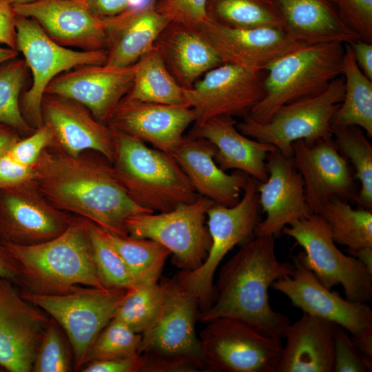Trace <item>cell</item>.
Returning a JSON list of instances; mask_svg holds the SVG:
<instances>
[{
  "label": "cell",
  "instance_id": "cell-35",
  "mask_svg": "<svg viewBox=\"0 0 372 372\" xmlns=\"http://www.w3.org/2000/svg\"><path fill=\"white\" fill-rule=\"evenodd\" d=\"M105 231V230H104ZM119 254L136 284L158 281L170 251L149 238H136L105 231Z\"/></svg>",
  "mask_w": 372,
  "mask_h": 372
},
{
  "label": "cell",
  "instance_id": "cell-33",
  "mask_svg": "<svg viewBox=\"0 0 372 372\" xmlns=\"http://www.w3.org/2000/svg\"><path fill=\"white\" fill-rule=\"evenodd\" d=\"M317 214L327 223L335 243L351 250L372 247L371 211L353 209L346 200L334 196Z\"/></svg>",
  "mask_w": 372,
  "mask_h": 372
},
{
  "label": "cell",
  "instance_id": "cell-52",
  "mask_svg": "<svg viewBox=\"0 0 372 372\" xmlns=\"http://www.w3.org/2000/svg\"><path fill=\"white\" fill-rule=\"evenodd\" d=\"M20 135L16 129L0 121V157L21 138Z\"/></svg>",
  "mask_w": 372,
  "mask_h": 372
},
{
  "label": "cell",
  "instance_id": "cell-32",
  "mask_svg": "<svg viewBox=\"0 0 372 372\" xmlns=\"http://www.w3.org/2000/svg\"><path fill=\"white\" fill-rule=\"evenodd\" d=\"M132 85L125 97L145 102L188 105L182 87L154 48L135 63Z\"/></svg>",
  "mask_w": 372,
  "mask_h": 372
},
{
  "label": "cell",
  "instance_id": "cell-10",
  "mask_svg": "<svg viewBox=\"0 0 372 372\" xmlns=\"http://www.w3.org/2000/svg\"><path fill=\"white\" fill-rule=\"evenodd\" d=\"M17 50L32 75L30 87L20 102L21 113L34 129L43 125L41 103L49 83L60 74L85 65H102L107 61L105 49L74 50L53 41L33 19L17 16Z\"/></svg>",
  "mask_w": 372,
  "mask_h": 372
},
{
  "label": "cell",
  "instance_id": "cell-13",
  "mask_svg": "<svg viewBox=\"0 0 372 372\" xmlns=\"http://www.w3.org/2000/svg\"><path fill=\"white\" fill-rule=\"evenodd\" d=\"M282 233L303 247L306 265L326 288L341 285L347 300L371 301L372 273L357 258L336 247L327 223L320 216L311 214L285 227Z\"/></svg>",
  "mask_w": 372,
  "mask_h": 372
},
{
  "label": "cell",
  "instance_id": "cell-6",
  "mask_svg": "<svg viewBox=\"0 0 372 372\" xmlns=\"http://www.w3.org/2000/svg\"><path fill=\"white\" fill-rule=\"evenodd\" d=\"M344 43L302 45L265 69V94L248 117L265 123L287 103L318 94L342 74Z\"/></svg>",
  "mask_w": 372,
  "mask_h": 372
},
{
  "label": "cell",
  "instance_id": "cell-24",
  "mask_svg": "<svg viewBox=\"0 0 372 372\" xmlns=\"http://www.w3.org/2000/svg\"><path fill=\"white\" fill-rule=\"evenodd\" d=\"M41 112L43 123L52 129L54 142L65 154L77 156L85 150H92L112 163L115 148L110 128L95 118L83 105L45 94Z\"/></svg>",
  "mask_w": 372,
  "mask_h": 372
},
{
  "label": "cell",
  "instance_id": "cell-9",
  "mask_svg": "<svg viewBox=\"0 0 372 372\" xmlns=\"http://www.w3.org/2000/svg\"><path fill=\"white\" fill-rule=\"evenodd\" d=\"M344 94V80L338 76L322 92L282 105L267 123L245 116L236 126L242 134L293 156L292 143L296 141L333 138L331 120Z\"/></svg>",
  "mask_w": 372,
  "mask_h": 372
},
{
  "label": "cell",
  "instance_id": "cell-4",
  "mask_svg": "<svg viewBox=\"0 0 372 372\" xmlns=\"http://www.w3.org/2000/svg\"><path fill=\"white\" fill-rule=\"evenodd\" d=\"M109 127L115 148L114 174L138 205L167 212L200 196L172 155Z\"/></svg>",
  "mask_w": 372,
  "mask_h": 372
},
{
  "label": "cell",
  "instance_id": "cell-34",
  "mask_svg": "<svg viewBox=\"0 0 372 372\" xmlns=\"http://www.w3.org/2000/svg\"><path fill=\"white\" fill-rule=\"evenodd\" d=\"M207 13L209 19L231 27L284 30L277 0H208Z\"/></svg>",
  "mask_w": 372,
  "mask_h": 372
},
{
  "label": "cell",
  "instance_id": "cell-43",
  "mask_svg": "<svg viewBox=\"0 0 372 372\" xmlns=\"http://www.w3.org/2000/svg\"><path fill=\"white\" fill-rule=\"evenodd\" d=\"M372 360L355 347L347 331L338 326L334 336L333 372H371Z\"/></svg>",
  "mask_w": 372,
  "mask_h": 372
},
{
  "label": "cell",
  "instance_id": "cell-15",
  "mask_svg": "<svg viewBox=\"0 0 372 372\" xmlns=\"http://www.w3.org/2000/svg\"><path fill=\"white\" fill-rule=\"evenodd\" d=\"M74 217L54 207L34 180L0 189V240L32 245L52 240L70 226Z\"/></svg>",
  "mask_w": 372,
  "mask_h": 372
},
{
  "label": "cell",
  "instance_id": "cell-55",
  "mask_svg": "<svg viewBox=\"0 0 372 372\" xmlns=\"http://www.w3.org/2000/svg\"><path fill=\"white\" fill-rule=\"evenodd\" d=\"M17 50L0 44V65L10 60L18 57Z\"/></svg>",
  "mask_w": 372,
  "mask_h": 372
},
{
  "label": "cell",
  "instance_id": "cell-50",
  "mask_svg": "<svg viewBox=\"0 0 372 372\" xmlns=\"http://www.w3.org/2000/svg\"><path fill=\"white\" fill-rule=\"evenodd\" d=\"M349 44L358 68L372 81V43L359 39Z\"/></svg>",
  "mask_w": 372,
  "mask_h": 372
},
{
  "label": "cell",
  "instance_id": "cell-51",
  "mask_svg": "<svg viewBox=\"0 0 372 372\" xmlns=\"http://www.w3.org/2000/svg\"><path fill=\"white\" fill-rule=\"evenodd\" d=\"M19 276V271L16 261L0 240V277L10 279L17 285Z\"/></svg>",
  "mask_w": 372,
  "mask_h": 372
},
{
  "label": "cell",
  "instance_id": "cell-46",
  "mask_svg": "<svg viewBox=\"0 0 372 372\" xmlns=\"http://www.w3.org/2000/svg\"><path fill=\"white\" fill-rule=\"evenodd\" d=\"M33 178V167L19 163L8 152L0 157V189L14 187Z\"/></svg>",
  "mask_w": 372,
  "mask_h": 372
},
{
  "label": "cell",
  "instance_id": "cell-57",
  "mask_svg": "<svg viewBox=\"0 0 372 372\" xmlns=\"http://www.w3.org/2000/svg\"><path fill=\"white\" fill-rule=\"evenodd\" d=\"M5 371V370L0 366V372Z\"/></svg>",
  "mask_w": 372,
  "mask_h": 372
},
{
  "label": "cell",
  "instance_id": "cell-47",
  "mask_svg": "<svg viewBox=\"0 0 372 372\" xmlns=\"http://www.w3.org/2000/svg\"><path fill=\"white\" fill-rule=\"evenodd\" d=\"M144 358L141 354L131 357L94 360L83 366V372H141Z\"/></svg>",
  "mask_w": 372,
  "mask_h": 372
},
{
  "label": "cell",
  "instance_id": "cell-7",
  "mask_svg": "<svg viewBox=\"0 0 372 372\" xmlns=\"http://www.w3.org/2000/svg\"><path fill=\"white\" fill-rule=\"evenodd\" d=\"M259 181L248 176L242 198L233 206L214 203L207 211V228L211 245L203 264L194 270H182L175 277L178 284L198 302L202 311L214 303L216 288L215 271L226 254L236 245L241 246L255 237L261 221Z\"/></svg>",
  "mask_w": 372,
  "mask_h": 372
},
{
  "label": "cell",
  "instance_id": "cell-39",
  "mask_svg": "<svg viewBox=\"0 0 372 372\" xmlns=\"http://www.w3.org/2000/svg\"><path fill=\"white\" fill-rule=\"evenodd\" d=\"M89 230L94 265L104 287L126 290L134 287L136 284L133 276L104 229L90 221Z\"/></svg>",
  "mask_w": 372,
  "mask_h": 372
},
{
  "label": "cell",
  "instance_id": "cell-27",
  "mask_svg": "<svg viewBox=\"0 0 372 372\" xmlns=\"http://www.w3.org/2000/svg\"><path fill=\"white\" fill-rule=\"evenodd\" d=\"M215 152L208 140L187 135L172 156L200 196L231 207L239 201L249 176L238 170L225 173L214 161Z\"/></svg>",
  "mask_w": 372,
  "mask_h": 372
},
{
  "label": "cell",
  "instance_id": "cell-40",
  "mask_svg": "<svg viewBox=\"0 0 372 372\" xmlns=\"http://www.w3.org/2000/svg\"><path fill=\"white\" fill-rule=\"evenodd\" d=\"M141 333H136L121 321L112 318L92 344L85 364L94 360L134 356L139 353Z\"/></svg>",
  "mask_w": 372,
  "mask_h": 372
},
{
  "label": "cell",
  "instance_id": "cell-29",
  "mask_svg": "<svg viewBox=\"0 0 372 372\" xmlns=\"http://www.w3.org/2000/svg\"><path fill=\"white\" fill-rule=\"evenodd\" d=\"M338 324L303 313L285 331L276 372H333L334 336Z\"/></svg>",
  "mask_w": 372,
  "mask_h": 372
},
{
  "label": "cell",
  "instance_id": "cell-11",
  "mask_svg": "<svg viewBox=\"0 0 372 372\" xmlns=\"http://www.w3.org/2000/svg\"><path fill=\"white\" fill-rule=\"evenodd\" d=\"M200 332L201 355L208 372H276L281 338L238 319L218 318Z\"/></svg>",
  "mask_w": 372,
  "mask_h": 372
},
{
  "label": "cell",
  "instance_id": "cell-18",
  "mask_svg": "<svg viewBox=\"0 0 372 372\" xmlns=\"http://www.w3.org/2000/svg\"><path fill=\"white\" fill-rule=\"evenodd\" d=\"M136 64L115 68L107 64L81 65L55 77L45 94L66 98L86 107L106 124L120 101L130 91Z\"/></svg>",
  "mask_w": 372,
  "mask_h": 372
},
{
  "label": "cell",
  "instance_id": "cell-16",
  "mask_svg": "<svg viewBox=\"0 0 372 372\" xmlns=\"http://www.w3.org/2000/svg\"><path fill=\"white\" fill-rule=\"evenodd\" d=\"M14 285L0 277V366L5 371L30 372L50 318Z\"/></svg>",
  "mask_w": 372,
  "mask_h": 372
},
{
  "label": "cell",
  "instance_id": "cell-41",
  "mask_svg": "<svg viewBox=\"0 0 372 372\" xmlns=\"http://www.w3.org/2000/svg\"><path fill=\"white\" fill-rule=\"evenodd\" d=\"M72 350L58 322L50 318L34 361L33 372L71 371Z\"/></svg>",
  "mask_w": 372,
  "mask_h": 372
},
{
  "label": "cell",
  "instance_id": "cell-1",
  "mask_svg": "<svg viewBox=\"0 0 372 372\" xmlns=\"http://www.w3.org/2000/svg\"><path fill=\"white\" fill-rule=\"evenodd\" d=\"M32 167L33 180L49 202L105 231L128 236L125 223L129 217L154 213L130 198L103 156H72L45 149Z\"/></svg>",
  "mask_w": 372,
  "mask_h": 372
},
{
  "label": "cell",
  "instance_id": "cell-28",
  "mask_svg": "<svg viewBox=\"0 0 372 372\" xmlns=\"http://www.w3.org/2000/svg\"><path fill=\"white\" fill-rule=\"evenodd\" d=\"M167 69L184 89L224 63L198 29L170 21L154 43Z\"/></svg>",
  "mask_w": 372,
  "mask_h": 372
},
{
  "label": "cell",
  "instance_id": "cell-21",
  "mask_svg": "<svg viewBox=\"0 0 372 372\" xmlns=\"http://www.w3.org/2000/svg\"><path fill=\"white\" fill-rule=\"evenodd\" d=\"M293 158L304 182L307 205L318 214L332 196L355 200L353 178L346 158L333 138L313 143L298 140L292 143Z\"/></svg>",
  "mask_w": 372,
  "mask_h": 372
},
{
  "label": "cell",
  "instance_id": "cell-44",
  "mask_svg": "<svg viewBox=\"0 0 372 372\" xmlns=\"http://www.w3.org/2000/svg\"><path fill=\"white\" fill-rule=\"evenodd\" d=\"M208 0H157L156 10L170 21L197 29L207 18Z\"/></svg>",
  "mask_w": 372,
  "mask_h": 372
},
{
  "label": "cell",
  "instance_id": "cell-37",
  "mask_svg": "<svg viewBox=\"0 0 372 372\" xmlns=\"http://www.w3.org/2000/svg\"><path fill=\"white\" fill-rule=\"evenodd\" d=\"M23 59L18 57L0 65V121L16 129L21 134L32 133L20 108V94L28 72Z\"/></svg>",
  "mask_w": 372,
  "mask_h": 372
},
{
  "label": "cell",
  "instance_id": "cell-17",
  "mask_svg": "<svg viewBox=\"0 0 372 372\" xmlns=\"http://www.w3.org/2000/svg\"><path fill=\"white\" fill-rule=\"evenodd\" d=\"M294 271L271 287L285 294L304 313L331 321L352 336L372 327V310L367 303L344 299L326 288L306 265L303 253L293 257Z\"/></svg>",
  "mask_w": 372,
  "mask_h": 372
},
{
  "label": "cell",
  "instance_id": "cell-38",
  "mask_svg": "<svg viewBox=\"0 0 372 372\" xmlns=\"http://www.w3.org/2000/svg\"><path fill=\"white\" fill-rule=\"evenodd\" d=\"M163 296V288L158 281L138 283L127 290L113 318L142 333L157 313Z\"/></svg>",
  "mask_w": 372,
  "mask_h": 372
},
{
  "label": "cell",
  "instance_id": "cell-23",
  "mask_svg": "<svg viewBox=\"0 0 372 372\" xmlns=\"http://www.w3.org/2000/svg\"><path fill=\"white\" fill-rule=\"evenodd\" d=\"M266 169L267 179L258 185L260 205L266 218L258 223L255 236L276 238L285 227L307 218L311 212L293 156H287L276 149L268 154Z\"/></svg>",
  "mask_w": 372,
  "mask_h": 372
},
{
  "label": "cell",
  "instance_id": "cell-19",
  "mask_svg": "<svg viewBox=\"0 0 372 372\" xmlns=\"http://www.w3.org/2000/svg\"><path fill=\"white\" fill-rule=\"evenodd\" d=\"M12 6L16 16L34 20L62 46L85 51L106 50L105 21L84 0H35Z\"/></svg>",
  "mask_w": 372,
  "mask_h": 372
},
{
  "label": "cell",
  "instance_id": "cell-3",
  "mask_svg": "<svg viewBox=\"0 0 372 372\" xmlns=\"http://www.w3.org/2000/svg\"><path fill=\"white\" fill-rule=\"evenodd\" d=\"M89 222L74 218L61 234L36 245L2 242L17 264L22 291L59 295L77 285L105 288L94 265Z\"/></svg>",
  "mask_w": 372,
  "mask_h": 372
},
{
  "label": "cell",
  "instance_id": "cell-2",
  "mask_svg": "<svg viewBox=\"0 0 372 372\" xmlns=\"http://www.w3.org/2000/svg\"><path fill=\"white\" fill-rule=\"evenodd\" d=\"M275 238L255 236L240 246L220 269L215 300L208 309L200 311L199 321L207 323L218 318H235L284 338L290 321L271 308L268 289L276 280L291 276L294 265L278 260Z\"/></svg>",
  "mask_w": 372,
  "mask_h": 372
},
{
  "label": "cell",
  "instance_id": "cell-5",
  "mask_svg": "<svg viewBox=\"0 0 372 372\" xmlns=\"http://www.w3.org/2000/svg\"><path fill=\"white\" fill-rule=\"evenodd\" d=\"M160 282L163 288L161 304L141 333L142 372L207 371L195 330L198 302L176 278Z\"/></svg>",
  "mask_w": 372,
  "mask_h": 372
},
{
  "label": "cell",
  "instance_id": "cell-53",
  "mask_svg": "<svg viewBox=\"0 0 372 372\" xmlns=\"http://www.w3.org/2000/svg\"><path fill=\"white\" fill-rule=\"evenodd\" d=\"M351 340L366 358L372 360V327L352 336Z\"/></svg>",
  "mask_w": 372,
  "mask_h": 372
},
{
  "label": "cell",
  "instance_id": "cell-56",
  "mask_svg": "<svg viewBox=\"0 0 372 372\" xmlns=\"http://www.w3.org/2000/svg\"><path fill=\"white\" fill-rule=\"evenodd\" d=\"M7 1L11 5H14V4H20V3L31 2L35 0H7Z\"/></svg>",
  "mask_w": 372,
  "mask_h": 372
},
{
  "label": "cell",
  "instance_id": "cell-36",
  "mask_svg": "<svg viewBox=\"0 0 372 372\" xmlns=\"http://www.w3.org/2000/svg\"><path fill=\"white\" fill-rule=\"evenodd\" d=\"M335 145L353 165L361 184L355 201L360 208L372 209V145L357 126L331 127Z\"/></svg>",
  "mask_w": 372,
  "mask_h": 372
},
{
  "label": "cell",
  "instance_id": "cell-8",
  "mask_svg": "<svg viewBox=\"0 0 372 372\" xmlns=\"http://www.w3.org/2000/svg\"><path fill=\"white\" fill-rule=\"evenodd\" d=\"M127 290L77 285L63 294L43 295L22 291L27 301L61 326L70 344L74 369H81L87 354L103 328L114 318Z\"/></svg>",
  "mask_w": 372,
  "mask_h": 372
},
{
  "label": "cell",
  "instance_id": "cell-26",
  "mask_svg": "<svg viewBox=\"0 0 372 372\" xmlns=\"http://www.w3.org/2000/svg\"><path fill=\"white\" fill-rule=\"evenodd\" d=\"M236 124L234 117L217 116L194 124L188 136L207 139L215 146L214 161L222 170L241 171L265 182L268 177L267 156L276 148L242 134Z\"/></svg>",
  "mask_w": 372,
  "mask_h": 372
},
{
  "label": "cell",
  "instance_id": "cell-54",
  "mask_svg": "<svg viewBox=\"0 0 372 372\" xmlns=\"http://www.w3.org/2000/svg\"><path fill=\"white\" fill-rule=\"evenodd\" d=\"M347 253L357 258L372 273V247H363L355 250L348 249Z\"/></svg>",
  "mask_w": 372,
  "mask_h": 372
},
{
  "label": "cell",
  "instance_id": "cell-58",
  "mask_svg": "<svg viewBox=\"0 0 372 372\" xmlns=\"http://www.w3.org/2000/svg\"><path fill=\"white\" fill-rule=\"evenodd\" d=\"M152 2L155 3L157 0H151Z\"/></svg>",
  "mask_w": 372,
  "mask_h": 372
},
{
  "label": "cell",
  "instance_id": "cell-45",
  "mask_svg": "<svg viewBox=\"0 0 372 372\" xmlns=\"http://www.w3.org/2000/svg\"><path fill=\"white\" fill-rule=\"evenodd\" d=\"M54 143L52 129L43 123L28 137L20 138L8 153L19 163L32 167L46 148Z\"/></svg>",
  "mask_w": 372,
  "mask_h": 372
},
{
  "label": "cell",
  "instance_id": "cell-22",
  "mask_svg": "<svg viewBox=\"0 0 372 372\" xmlns=\"http://www.w3.org/2000/svg\"><path fill=\"white\" fill-rule=\"evenodd\" d=\"M194 108L141 101L124 97L107 125L172 155L186 129L196 121Z\"/></svg>",
  "mask_w": 372,
  "mask_h": 372
},
{
  "label": "cell",
  "instance_id": "cell-20",
  "mask_svg": "<svg viewBox=\"0 0 372 372\" xmlns=\"http://www.w3.org/2000/svg\"><path fill=\"white\" fill-rule=\"evenodd\" d=\"M197 29L224 63L251 70H263L277 59L302 45L283 29L234 28L208 17Z\"/></svg>",
  "mask_w": 372,
  "mask_h": 372
},
{
  "label": "cell",
  "instance_id": "cell-42",
  "mask_svg": "<svg viewBox=\"0 0 372 372\" xmlns=\"http://www.w3.org/2000/svg\"><path fill=\"white\" fill-rule=\"evenodd\" d=\"M342 21L362 40L372 43V0H328Z\"/></svg>",
  "mask_w": 372,
  "mask_h": 372
},
{
  "label": "cell",
  "instance_id": "cell-48",
  "mask_svg": "<svg viewBox=\"0 0 372 372\" xmlns=\"http://www.w3.org/2000/svg\"><path fill=\"white\" fill-rule=\"evenodd\" d=\"M16 18L12 5L0 0V44L17 50Z\"/></svg>",
  "mask_w": 372,
  "mask_h": 372
},
{
  "label": "cell",
  "instance_id": "cell-30",
  "mask_svg": "<svg viewBox=\"0 0 372 372\" xmlns=\"http://www.w3.org/2000/svg\"><path fill=\"white\" fill-rule=\"evenodd\" d=\"M277 1L284 21V30L300 44L350 43L361 39L342 21L328 0Z\"/></svg>",
  "mask_w": 372,
  "mask_h": 372
},
{
  "label": "cell",
  "instance_id": "cell-49",
  "mask_svg": "<svg viewBox=\"0 0 372 372\" xmlns=\"http://www.w3.org/2000/svg\"><path fill=\"white\" fill-rule=\"evenodd\" d=\"M90 10L105 19L117 15L132 7L131 0H84Z\"/></svg>",
  "mask_w": 372,
  "mask_h": 372
},
{
  "label": "cell",
  "instance_id": "cell-31",
  "mask_svg": "<svg viewBox=\"0 0 372 372\" xmlns=\"http://www.w3.org/2000/svg\"><path fill=\"white\" fill-rule=\"evenodd\" d=\"M342 74L344 98L333 116L331 127L357 126L371 137L372 81L358 68L349 43H344Z\"/></svg>",
  "mask_w": 372,
  "mask_h": 372
},
{
  "label": "cell",
  "instance_id": "cell-25",
  "mask_svg": "<svg viewBox=\"0 0 372 372\" xmlns=\"http://www.w3.org/2000/svg\"><path fill=\"white\" fill-rule=\"evenodd\" d=\"M103 20L107 31L105 64L118 68L134 65L153 49L158 36L170 22L152 1Z\"/></svg>",
  "mask_w": 372,
  "mask_h": 372
},
{
  "label": "cell",
  "instance_id": "cell-14",
  "mask_svg": "<svg viewBox=\"0 0 372 372\" xmlns=\"http://www.w3.org/2000/svg\"><path fill=\"white\" fill-rule=\"evenodd\" d=\"M265 70L223 63L206 72L189 89H185L187 103L196 113L194 124L211 117L249 115L264 96Z\"/></svg>",
  "mask_w": 372,
  "mask_h": 372
},
{
  "label": "cell",
  "instance_id": "cell-12",
  "mask_svg": "<svg viewBox=\"0 0 372 372\" xmlns=\"http://www.w3.org/2000/svg\"><path fill=\"white\" fill-rule=\"evenodd\" d=\"M215 203L200 196L191 203L155 214H141L129 217L125 223L128 236L154 240L173 255V263L183 270H194L206 259L211 245L205 225L207 210Z\"/></svg>",
  "mask_w": 372,
  "mask_h": 372
}]
</instances>
